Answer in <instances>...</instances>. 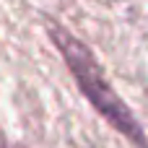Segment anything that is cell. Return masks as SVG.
I'll return each mask as SVG.
<instances>
[{
    "label": "cell",
    "mask_w": 148,
    "mask_h": 148,
    "mask_svg": "<svg viewBox=\"0 0 148 148\" xmlns=\"http://www.w3.org/2000/svg\"><path fill=\"white\" fill-rule=\"evenodd\" d=\"M52 39L57 44V49L62 52L70 73L75 75L81 91L86 94V99L94 104V109L114 127L120 130L125 138H130L138 148H146V135L138 125V120L133 117V112L125 107V101L117 96V91L109 86V81L104 78L99 62L94 60V55L68 31L62 29H52Z\"/></svg>",
    "instance_id": "6da1fadb"
}]
</instances>
